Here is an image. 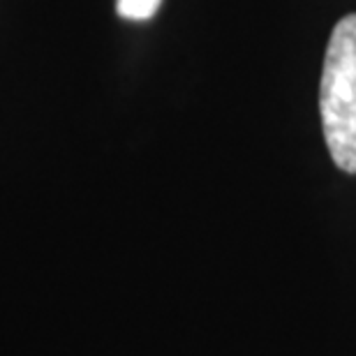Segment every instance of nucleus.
Here are the masks:
<instances>
[{"label":"nucleus","mask_w":356,"mask_h":356,"mask_svg":"<svg viewBox=\"0 0 356 356\" xmlns=\"http://www.w3.org/2000/svg\"><path fill=\"white\" fill-rule=\"evenodd\" d=\"M319 111L333 162L343 172L356 174V14L340 19L331 33Z\"/></svg>","instance_id":"nucleus-1"},{"label":"nucleus","mask_w":356,"mask_h":356,"mask_svg":"<svg viewBox=\"0 0 356 356\" xmlns=\"http://www.w3.org/2000/svg\"><path fill=\"white\" fill-rule=\"evenodd\" d=\"M162 0H116V12L123 19L146 21L160 10Z\"/></svg>","instance_id":"nucleus-2"}]
</instances>
